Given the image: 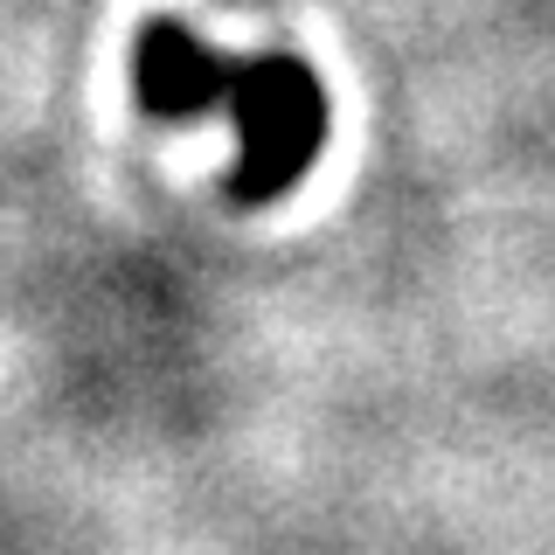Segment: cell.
<instances>
[{
  "instance_id": "cell-1",
  "label": "cell",
  "mask_w": 555,
  "mask_h": 555,
  "mask_svg": "<svg viewBox=\"0 0 555 555\" xmlns=\"http://www.w3.org/2000/svg\"><path fill=\"white\" fill-rule=\"evenodd\" d=\"M236 118V167H230V202L236 208H271L306 181V167L320 160L334 104H326L320 69L292 49H257V56L222 63V98Z\"/></svg>"
},
{
  "instance_id": "cell-2",
  "label": "cell",
  "mask_w": 555,
  "mask_h": 555,
  "mask_svg": "<svg viewBox=\"0 0 555 555\" xmlns=\"http://www.w3.org/2000/svg\"><path fill=\"white\" fill-rule=\"evenodd\" d=\"M222 49H208L188 22H173V14H153L146 28H139L132 42V91L146 104L153 118H173V126H188V118H216V98H222Z\"/></svg>"
}]
</instances>
